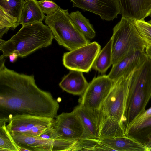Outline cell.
<instances>
[{
  "mask_svg": "<svg viewBox=\"0 0 151 151\" xmlns=\"http://www.w3.org/2000/svg\"><path fill=\"white\" fill-rule=\"evenodd\" d=\"M113 30L111 38L112 65L128 55L145 51L146 45L140 37L132 19L122 17Z\"/></svg>",
  "mask_w": 151,
  "mask_h": 151,
  "instance_id": "277c9868",
  "label": "cell"
},
{
  "mask_svg": "<svg viewBox=\"0 0 151 151\" xmlns=\"http://www.w3.org/2000/svg\"><path fill=\"white\" fill-rule=\"evenodd\" d=\"M10 133L19 148H23L29 151H70L76 142L61 139L53 140L39 136Z\"/></svg>",
  "mask_w": 151,
  "mask_h": 151,
  "instance_id": "30bf717a",
  "label": "cell"
},
{
  "mask_svg": "<svg viewBox=\"0 0 151 151\" xmlns=\"http://www.w3.org/2000/svg\"><path fill=\"white\" fill-rule=\"evenodd\" d=\"M112 42L111 39L101 50L96 57L92 68L100 73H105L112 65Z\"/></svg>",
  "mask_w": 151,
  "mask_h": 151,
  "instance_id": "ffe728a7",
  "label": "cell"
},
{
  "mask_svg": "<svg viewBox=\"0 0 151 151\" xmlns=\"http://www.w3.org/2000/svg\"><path fill=\"white\" fill-rule=\"evenodd\" d=\"M56 137L69 140L83 139L84 129L78 116L73 110L57 115L52 124Z\"/></svg>",
  "mask_w": 151,
  "mask_h": 151,
  "instance_id": "8fae6325",
  "label": "cell"
},
{
  "mask_svg": "<svg viewBox=\"0 0 151 151\" xmlns=\"http://www.w3.org/2000/svg\"><path fill=\"white\" fill-rule=\"evenodd\" d=\"M73 7L98 15L106 21H113L120 14L119 0H70Z\"/></svg>",
  "mask_w": 151,
  "mask_h": 151,
  "instance_id": "7c38bea8",
  "label": "cell"
},
{
  "mask_svg": "<svg viewBox=\"0 0 151 151\" xmlns=\"http://www.w3.org/2000/svg\"><path fill=\"white\" fill-rule=\"evenodd\" d=\"M88 84L83 72L71 70L63 77L59 85L62 89L69 93L82 95Z\"/></svg>",
  "mask_w": 151,
  "mask_h": 151,
  "instance_id": "9a60e30c",
  "label": "cell"
},
{
  "mask_svg": "<svg viewBox=\"0 0 151 151\" xmlns=\"http://www.w3.org/2000/svg\"><path fill=\"white\" fill-rule=\"evenodd\" d=\"M115 81L107 75L94 78L89 83L79 99L80 104L92 113L99 120L101 106L109 94Z\"/></svg>",
  "mask_w": 151,
  "mask_h": 151,
  "instance_id": "52a82bcc",
  "label": "cell"
},
{
  "mask_svg": "<svg viewBox=\"0 0 151 151\" xmlns=\"http://www.w3.org/2000/svg\"><path fill=\"white\" fill-rule=\"evenodd\" d=\"M45 16L37 0H24L19 24L22 26L35 22H42Z\"/></svg>",
  "mask_w": 151,
  "mask_h": 151,
  "instance_id": "ac0fdd59",
  "label": "cell"
},
{
  "mask_svg": "<svg viewBox=\"0 0 151 151\" xmlns=\"http://www.w3.org/2000/svg\"><path fill=\"white\" fill-rule=\"evenodd\" d=\"M147 57L145 51H138L128 55L112 65L107 75L115 81L126 73L134 70Z\"/></svg>",
  "mask_w": 151,
  "mask_h": 151,
  "instance_id": "4fadbf2b",
  "label": "cell"
},
{
  "mask_svg": "<svg viewBox=\"0 0 151 151\" xmlns=\"http://www.w3.org/2000/svg\"><path fill=\"white\" fill-rule=\"evenodd\" d=\"M18 56V55L16 53H13L9 56L10 61L12 63L14 62Z\"/></svg>",
  "mask_w": 151,
  "mask_h": 151,
  "instance_id": "f1b7e54d",
  "label": "cell"
},
{
  "mask_svg": "<svg viewBox=\"0 0 151 151\" xmlns=\"http://www.w3.org/2000/svg\"><path fill=\"white\" fill-rule=\"evenodd\" d=\"M24 0H0V17L7 18L19 25Z\"/></svg>",
  "mask_w": 151,
  "mask_h": 151,
  "instance_id": "d6986e66",
  "label": "cell"
},
{
  "mask_svg": "<svg viewBox=\"0 0 151 151\" xmlns=\"http://www.w3.org/2000/svg\"><path fill=\"white\" fill-rule=\"evenodd\" d=\"M99 143V140L97 139H82L76 142L71 151H94L95 147Z\"/></svg>",
  "mask_w": 151,
  "mask_h": 151,
  "instance_id": "d4e9b609",
  "label": "cell"
},
{
  "mask_svg": "<svg viewBox=\"0 0 151 151\" xmlns=\"http://www.w3.org/2000/svg\"><path fill=\"white\" fill-rule=\"evenodd\" d=\"M99 140L114 151H147L145 146L134 139L125 136Z\"/></svg>",
  "mask_w": 151,
  "mask_h": 151,
  "instance_id": "e0dca14e",
  "label": "cell"
},
{
  "mask_svg": "<svg viewBox=\"0 0 151 151\" xmlns=\"http://www.w3.org/2000/svg\"><path fill=\"white\" fill-rule=\"evenodd\" d=\"M151 116V107L148 109L135 118L126 128L137 126L142 123L147 118Z\"/></svg>",
  "mask_w": 151,
  "mask_h": 151,
  "instance_id": "4316f807",
  "label": "cell"
},
{
  "mask_svg": "<svg viewBox=\"0 0 151 151\" xmlns=\"http://www.w3.org/2000/svg\"><path fill=\"white\" fill-rule=\"evenodd\" d=\"M73 111L80 119L84 128L83 139H98L99 126L98 119L80 104L76 107Z\"/></svg>",
  "mask_w": 151,
  "mask_h": 151,
  "instance_id": "2e32d148",
  "label": "cell"
},
{
  "mask_svg": "<svg viewBox=\"0 0 151 151\" xmlns=\"http://www.w3.org/2000/svg\"><path fill=\"white\" fill-rule=\"evenodd\" d=\"M54 38L52 31L41 22H35L22 26L9 40H0V50L5 58L13 52L19 57L27 56L37 50L50 45Z\"/></svg>",
  "mask_w": 151,
  "mask_h": 151,
  "instance_id": "7a4b0ae2",
  "label": "cell"
},
{
  "mask_svg": "<svg viewBox=\"0 0 151 151\" xmlns=\"http://www.w3.org/2000/svg\"><path fill=\"white\" fill-rule=\"evenodd\" d=\"M150 16H151V14L150 15ZM148 22L150 24H151V20H150L149 22Z\"/></svg>",
  "mask_w": 151,
  "mask_h": 151,
  "instance_id": "1f68e13d",
  "label": "cell"
},
{
  "mask_svg": "<svg viewBox=\"0 0 151 151\" xmlns=\"http://www.w3.org/2000/svg\"><path fill=\"white\" fill-rule=\"evenodd\" d=\"M147 151H151V148L147 149Z\"/></svg>",
  "mask_w": 151,
  "mask_h": 151,
  "instance_id": "4dcf8cb0",
  "label": "cell"
},
{
  "mask_svg": "<svg viewBox=\"0 0 151 151\" xmlns=\"http://www.w3.org/2000/svg\"><path fill=\"white\" fill-rule=\"evenodd\" d=\"M69 14L68 9L60 7L53 14L46 16L45 22L58 44L70 51L90 42L77 29Z\"/></svg>",
  "mask_w": 151,
  "mask_h": 151,
  "instance_id": "8992f818",
  "label": "cell"
},
{
  "mask_svg": "<svg viewBox=\"0 0 151 151\" xmlns=\"http://www.w3.org/2000/svg\"><path fill=\"white\" fill-rule=\"evenodd\" d=\"M5 119L10 133L35 137L39 136L51 126L54 119L28 115H16Z\"/></svg>",
  "mask_w": 151,
  "mask_h": 151,
  "instance_id": "9c48e42d",
  "label": "cell"
},
{
  "mask_svg": "<svg viewBox=\"0 0 151 151\" xmlns=\"http://www.w3.org/2000/svg\"><path fill=\"white\" fill-rule=\"evenodd\" d=\"M101 48L99 44L94 41L65 53L63 57V65L70 70L88 73L92 68Z\"/></svg>",
  "mask_w": 151,
  "mask_h": 151,
  "instance_id": "ba28073f",
  "label": "cell"
},
{
  "mask_svg": "<svg viewBox=\"0 0 151 151\" xmlns=\"http://www.w3.org/2000/svg\"><path fill=\"white\" fill-rule=\"evenodd\" d=\"M151 98V60L147 56L135 69L130 79L124 114L126 128L145 111Z\"/></svg>",
  "mask_w": 151,
  "mask_h": 151,
  "instance_id": "3957f363",
  "label": "cell"
},
{
  "mask_svg": "<svg viewBox=\"0 0 151 151\" xmlns=\"http://www.w3.org/2000/svg\"><path fill=\"white\" fill-rule=\"evenodd\" d=\"M0 151H19L6 127L5 118H0Z\"/></svg>",
  "mask_w": 151,
  "mask_h": 151,
  "instance_id": "603a6c76",
  "label": "cell"
},
{
  "mask_svg": "<svg viewBox=\"0 0 151 151\" xmlns=\"http://www.w3.org/2000/svg\"><path fill=\"white\" fill-rule=\"evenodd\" d=\"M145 51L147 57L151 60V46H147Z\"/></svg>",
  "mask_w": 151,
  "mask_h": 151,
  "instance_id": "f546056e",
  "label": "cell"
},
{
  "mask_svg": "<svg viewBox=\"0 0 151 151\" xmlns=\"http://www.w3.org/2000/svg\"><path fill=\"white\" fill-rule=\"evenodd\" d=\"M134 70L126 74L115 81L101 107L99 123L100 122L113 126L122 124L125 126L124 114L128 95L129 81Z\"/></svg>",
  "mask_w": 151,
  "mask_h": 151,
  "instance_id": "5b68a950",
  "label": "cell"
},
{
  "mask_svg": "<svg viewBox=\"0 0 151 151\" xmlns=\"http://www.w3.org/2000/svg\"><path fill=\"white\" fill-rule=\"evenodd\" d=\"M122 17L134 21L144 20L151 14V0H119Z\"/></svg>",
  "mask_w": 151,
  "mask_h": 151,
  "instance_id": "5bb4252c",
  "label": "cell"
},
{
  "mask_svg": "<svg viewBox=\"0 0 151 151\" xmlns=\"http://www.w3.org/2000/svg\"><path fill=\"white\" fill-rule=\"evenodd\" d=\"M70 18L77 29L86 37L92 39L95 36L96 32L89 20L78 10L69 14Z\"/></svg>",
  "mask_w": 151,
  "mask_h": 151,
  "instance_id": "7402d4cb",
  "label": "cell"
},
{
  "mask_svg": "<svg viewBox=\"0 0 151 151\" xmlns=\"http://www.w3.org/2000/svg\"><path fill=\"white\" fill-rule=\"evenodd\" d=\"M0 58V118L28 115L54 118L59 105L49 92L36 85L33 75L17 73Z\"/></svg>",
  "mask_w": 151,
  "mask_h": 151,
  "instance_id": "6da1fadb",
  "label": "cell"
},
{
  "mask_svg": "<svg viewBox=\"0 0 151 151\" xmlns=\"http://www.w3.org/2000/svg\"><path fill=\"white\" fill-rule=\"evenodd\" d=\"M151 132V116L137 126L126 129L125 136L132 138L145 145L147 137Z\"/></svg>",
  "mask_w": 151,
  "mask_h": 151,
  "instance_id": "44dd1931",
  "label": "cell"
},
{
  "mask_svg": "<svg viewBox=\"0 0 151 151\" xmlns=\"http://www.w3.org/2000/svg\"><path fill=\"white\" fill-rule=\"evenodd\" d=\"M134 24L146 46H151V24L144 20H135Z\"/></svg>",
  "mask_w": 151,
  "mask_h": 151,
  "instance_id": "cb8c5ba5",
  "label": "cell"
},
{
  "mask_svg": "<svg viewBox=\"0 0 151 151\" xmlns=\"http://www.w3.org/2000/svg\"><path fill=\"white\" fill-rule=\"evenodd\" d=\"M38 3L43 13L47 16L53 14L60 7L51 0H40Z\"/></svg>",
  "mask_w": 151,
  "mask_h": 151,
  "instance_id": "484cf974",
  "label": "cell"
},
{
  "mask_svg": "<svg viewBox=\"0 0 151 151\" xmlns=\"http://www.w3.org/2000/svg\"><path fill=\"white\" fill-rule=\"evenodd\" d=\"M145 146L146 147L147 149L151 148V132L147 137Z\"/></svg>",
  "mask_w": 151,
  "mask_h": 151,
  "instance_id": "83f0119b",
  "label": "cell"
}]
</instances>
